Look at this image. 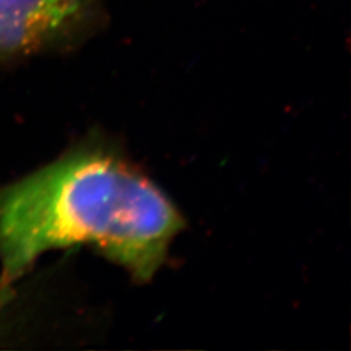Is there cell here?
<instances>
[{
	"instance_id": "3957f363",
	"label": "cell",
	"mask_w": 351,
	"mask_h": 351,
	"mask_svg": "<svg viewBox=\"0 0 351 351\" xmlns=\"http://www.w3.org/2000/svg\"><path fill=\"white\" fill-rule=\"evenodd\" d=\"M0 339H1V328H0Z\"/></svg>"
},
{
	"instance_id": "6da1fadb",
	"label": "cell",
	"mask_w": 351,
	"mask_h": 351,
	"mask_svg": "<svg viewBox=\"0 0 351 351\" xmlns=\"http://www.w3.org/2000/svg\"><path fill=\"white\" fill-rule=\"evenodd\" d=\"M182 229L162 189L112 146L88 143L0 189V298L45 254L77 245L146 282Z\"/></svg>"
},
{
	"instance_id": "7a4b0ae2",
	"label": "cell",
	"mask_w": 351,
	"mask_h": 351,
	"mask_svg": "<svg viewBox=\"0 0 351 351\" xmlns=\"http://www.w3.org/2000/svg\"><path fill=\"white\" fill-rule=\"evenodd\" d=\"M90 0H0V62L30 55L64 36Z\"/></svg>"
}]
</instances>
